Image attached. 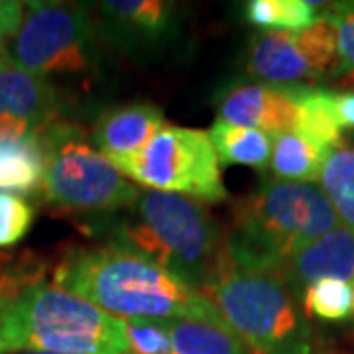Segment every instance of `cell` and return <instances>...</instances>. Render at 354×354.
<instances>
[{"mask_svg":"<svg viewBox=\"0 0 354 354\" xmlns=\"http://www.w3.org/2000/svg\"><path fill=\"white\" fill-rule=\"evenodd\" d=\"M164 127V111L152 102L116 104L97 118L91 140L106 160L128 158L138 153Z\"/></svg>","mask_w":354,"mask_h":354,"instance_id":"cell-13","label":"cell"},{"mask_svg":"<svg viewBox=\"0 0 354 354\" xmlns=\"http://www.w3.org/2000/svg\"><path fill=\"white\" fill-rule=\"evenodd\" d=\"M0 354H4V351H2V346H0Z\"/></svg>","mask_w":354,"mask_h":354,"instance_id":"cell-31","label":"cell"},{"mask_svg":"<svg viewBox=\"0 0 354 354\" xmlns=\"http://www.w3.org/2000/svg\"><path fill=\"white\" fill-rule=\"evenodd\" d=\"M319 187L329 199L342 227L354 232V148L341 144L327 156Z\"/></svg>","mask_w":354,"mask_h":354,"instance_id":"cell-20","label":"cell"},{"mask_svg":"<svg viewBox=\"0 0 354 354\" xmlns=\"http://www.w3.org/2000/svg\"><path fill=\"white\" fill-rule=\"evenodd\" d=\"M297 122L293 132L330 153L342 144V128L335 113V91L299 83Z\"/></svg>","mask_w":354,"mask_h":354,"instance_id":"cell-15","label":"cell"},{"mask_svg":"<svg viewBox=\"0 0 354 354\" xmlns=\"http://www.w3.org/2000/svg\"><path fill=\"white\" fill-rule=\"evenodd\" d=\"M329 153L317 148L304 136L291 132H281L272 138L270 169L283 181H309L315 183L323 164Z\"/></svg>","mask_w":354,"mask_h":354,"instance_id":"cell-19","label":"cell"},{"mask_svg":"<svg viewBox=\"0 0 354 354\" xmlns=\"http://www.w3.org/2000/svg\"><path fill=\"white\" fill-rule=\"evenodd\" d=\"M167 329L171 354H250L227 325L195 319H167Z\"/></svg>","mask_w":354,"mask_h":354,"instance_id":"cell-18","label":"cell"},{"mask_svg":"<svg viewBox=\"0 0 354 354\" xmlns=\"http://www.w3.org/2000/svg\"><path fill=\"white\" fill-rule=\"evenodd\" d=\"M353 293H354V279H353ZM353 313H354V307H353Z\"/></svg>","mask_w":354,"mask_h":354,"instance_id":"cell-30","label":"cell"},{"mask_svg":"<svg viewBox=\"0 0 354 354\" xmlns=\"http://www.w3.org/2000/svg\"><path fill=\"white\" fill-rule=\"evenodd\" d=\"M62 116V102L48 79L0 55V138H30Z\"/></svg>","mask_w":354,"mask_h":354,"instance_id":"cell-10","label":"cell"},{"mask_svg":"<svg viewBox=\"0 0 354 354\" xmlns=\"http://www.w3.org/2000/svg\"><path fill=\"white\" fill-rule=\"evenodd\" d=\"M88 232L167 270L203 291L227 268L225 234L199 201L164 191H142L124 215H104L88 223Z\"/></svg>","mask_w":354,"mask_h":354,"instance_id":"cell-1","label":"cell"},{"mask_svg":"<svg viewBox=\"0 0 354 354\" xmlns=\"http://www.w3.org/2000/svg\"><path fill=\"white\" fill-rule=\"evenodd\" d=\"M34 207L14 193H0V248H12L34 225Z\"/></svg>","mask_w":354,"mask_h":354,"instance_id":"cell-24","label":"cell"},{"mask_svg":"<svg viewBox=\"0 0 354 354\" xmlns=\"http://www.w3.org/2000/svg\"><path fill=\"white\" fill-rule=\"evenodd\" d=\"M46 174V153L38 136L0 138V191L36 195Z\"/></svg>","mask_w":354,"mask_h":354,"instance_id":"cell-16","label":"cell"},{"mask_svg":"<svg viewBox=\"0 0 354 354\" xmlns=\"http://www.w3.org/2000/svg\"><path fill=\"white\" fill-rule=\"evenodd\" d=\"M213 142L218 165H246L254 169H266L272 156V138L252 128H242L216 118L207 132Z\"/></svg>","mask_w":354,"mask_h":354,"instance_id":"cell-17","label":"cell"},{"mask_svg":"<svg viewBox=\"0 0 354 354\" xmlns=\"http://www.w3.org/2000/svg\"><path fill=\"white\" fill-rule=\"evenodd\" d=\"M295 299L319 279H354V232L337 227L325 236L307 244L276 272Z\"/></svg>","mask_w":354,"mask_h":354,"instance_id":"cell-12","label":"cell"},{"mask_svg":"<svg viewBox=\"0 0 354 354\" xmlns=\"http://www.w3.org/2000/svg\"><path fill=\"white\" fill-rule=\"evenodd\" d=\"M101 41L85 4L28 2L24 22L6 55L41 79L87 77L99 69Z\"/></svg>","mask_w":354,"mask_h":354,"instance_id":"cell-7","label":"cell"},{"mask_svg":"<svg viewBox=\"0 0 354 354\" xmlns=\"http://www.w3.org/2000/svg\"><path fill=\"white\" fill-rule=\"evenodd\" d=\"M335 88H337L339 93H342V91H351V93H354V69H351V71H346L344 75L339 77V81L335 83Z\"/></svg>","mask_w":354,"mask_h":354,"instance_id":"cell-28","label":"cell"},{"mask_svg":"<svg viewBox=\"0 0 354 354\" xmlns=\"http://www.w3.org/2000/svg\"><path fill=\"white\" fill-rule=\"evenodd\" d=\"M297 85L232 83L216 97L218 118L242 128L264 132L270 138L291 132L297 122Z\"/></svg>","mask_w":354,"mask_h":354,"instance_id":"cell-11","label":"cell"},{"mask_svg":"<svg viewBox=\"0 0 354 354\" xmlns=\"http://www.w3.org/2000/svg\"><path fill=\"white\" fill-rule=\"evenodd\" d=\"M39 140L46 153V203L65 213L104 216L138 201L142 191L88 144L77 122L59 116L39 132Z\"/></svg>","mask_w":354,"mask_h":354,"instance_id":"cell-6","label":"cell"},{"mask_svg":"<svg viewBox=\"0 0 354 354\" xmlns=\"http://www.w3.org/2000/svg\"><path fill=\"white\" fill-rule=\"evenodd\" d=\"M335 113L342 130H354V93L335 91Z\"/></svg>","mask_w":354,"mask_h":354,"instance_id":"cell-27","label":"cell"},{"mask_svg":"<svg viewBox=\"0 0 354 354\" xmlns=\"http://www.w3.org/2000/svg\"><path fill=\"white\" fill-rule=\"evenodd\" d=\"M337 227L341 221L317 183L264 179L234 207L225 234L227 266L276 274L291 256Z\"/></svg>","mask_w":354,"mask_h":354,"instance_id":"cell-3","label":"cell"},{"mask_svg":"<svg viewBox=\"0 0 354 354\" xmlns=\"http://www.w3.org/2000/svg\"><path fill=\"white\" fill-rule=\"evenodd\" d=\"M26 4L18 0H0V55L6 53L8 44L20 32L24 22Z\"/></svg>","mask_w":354,"mask_h":354,"instance_id":"cell-26","label":"cell"},{"mask_svg":"<svg viewBox=\"0 0 354 354\" xmlns=\"http://www.w3.org/2000/svg\"><path fill=\"white\" fill-rule=\"evenodd\" d=\"M301 304L305 317H317L330 323L344 321L353 315V283L333 278L319 279L304 291Z\"/></svg>","mask_w":354,"mask_h":354,"instance_id":"cell-22","label":"cell"},{"mask_svg":"<svg viewBox=\"0 0 354 354\" xmlns=\"http://www.w3.org/2000/svg\"><path fill=\"white\" fill-rule=\"evenodd\" d=\"M325 2L311 0H250L244 6L248 24L266 32H301L315 22Z\"/></svg>","mask_w":354,"mask_h":354,"instance_id":"cell-21","label":"cell"},{"mask_svg":"<svg viewBox=\"0 0 354 354\" xmlns=\"http://www.w3.org/2000/svg\"><path fill=\"white\" fill-rule=\"evenodd\" d=\"M325 14L337 28L339 41V69L337 77L354 69V2H337L330 4Z\"/></svg>","mask_w":354,"mask_h":354,"instance_id":"cell-25","label":"cell"},{"mask_svg":"<svg viewBox=\"0 0 354 354\" xmlns=\"http://www.w3.org/2000/svg\"><path fill=\"white\" fill-rule=\"evenodd\" d=\"M304 354H311V353H304Z\"/></svg>","mask_w":354,"mask_h":354,"instance_id":"cell-32","label":"cell"},{"mask_svg":"<svg viewBox=\"0 0 354 354\" xmlns=\"http://www.w3.org/2000/svg\"><path fill=\"white\" fill-rule=\"evenodd\" d=\"M51 278L53 286L118 319H195L227 325L201 291L111 244L69 248L53 266Z\"/></svg>","mask_w":354,"mask_h":354,"instance_id":"cell-2","label":"cell"},{"mask_svg":"<svg viewBox=\"0 0 354 354\" xmlns=\"http://www.w3.org/2000/svg\"><path fill=\"white\" fill-rule=\"evenodd\" d=\"M246 75L270 85H297L317 81L297 32H264L254 36L246 51Z\"/></svg>","mask_w":354,"mask_h":354,"instance_id":"cell-14","label":"cell"},{"mask_svg":"<svg viewBox=\"0 0 354 354\" xmlns=\"http://www.w3.org/2000/svg\"><path fill=\"white\" fill-rule=\"evenodd\" d=\"M101 38L134 53L167 48L179 36V8L164 0H106L97 4Z\"/></svg>","mask_w":354,"mask_h":354,"instance_id":"cell-9","label":"cell"},{"mask_svg":"<svg viewBox=\"0 0 354 354\" xmlns=\"http://www.w3.org/2000/svg\"><path fill=\"white\" fill-rule=\"evenodd\" d=\"M0 346L4 354L128 353L122 319L48 281L0 299Z\"/></svg>","mask_w":354,"mask_h":354,"instance_id":"cell-4","label":"cell"},{"mask_svg":"<svg viewBox=\"0 0 354 354\" xmlns=\"http://www.w3.org/2000/svg\"><path fill=\"white\" fill-rule=\"evenodd\" d=\"M201 293L250 354L309 353L307 317L276 274L227 266Z\"/></svg>","mask_w":354,"mask_h":354,"instance_id":"cell-5","label":"cell"},{"mask_svg":"<svg viewBox=\"0 0 354 354\" xmlns=\"http://www.w3.org/2000/svg\"><path fill=\"white\" fill-rule=\"evenodd\" d=\"M128 351L134 354H171V337L165 319H122Z\"/></svg>","mask_w":354,"mask_h":354,"instance_id":"cell-23","label":"cell"},{"mask_svg":"<svg viewBox=\"0 0 354 354\" xmlns=\"http://www.w3.org/2000/svg\"><path fill=\"white\" fill-rule=\"evenodd\" d=\"M109 162L122 176L153 191L199 203L228 199L213 142L203 130L164 127L138 153Z\"/></svg>","mask_w":354,"mask_h":354,"instance_id":"cell-8","label":"cell"},{"mask_svg":"<svg viewBox=\"0 0 354 354\" xmlns=\"http://www.w3.org/2000/svg\"><path fill=\"white\" fill-rule=\"evenodd\" d=\"M14 354H55V353H39V351H22V353H14Z\"/></svg>","mask_w":354,"mask_h":354,"instance_id":"cell-29","label":"cell"}]
</instances>
